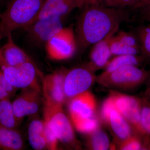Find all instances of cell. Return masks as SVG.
Wrapping results in <instances>:
<instances>
[{
  "mask_svg": "<svg viewBox=\"0 0 150 150\" xmlns=\"http://www.w3.org/2000/svg\"><path fill=\"white\" fill-rule=\"evenodd\" d=\"M82 8L75 33L77 47L81 49L112 37L129 18L124 9L111 8L98 3L85 4Z\"/></svg>",
  "mask_w": 150,
  "mask_h": 150,
  "instance_id": "6da1fadb",
  "label": "cell"
},
{
  "mask_svg": "<svg viewBox=\"0 0 150 150\" xmlns=\"http://www.w3.org/2000/svg\"><path fill=\"white\" fill-rule=\"evenodd\" d=\"M46 0H11L0 15V40L35 21Z\"/></svg>",
  "mask_w": 150,
  "mask_h": 150,
  "instance_id": "7a4b0ae2",
  "label": "cell"
},
{
  "mask_svg": "<svg viewBox=\"0 0 150 150\" xmlns=\"http://www.w3.org/2000/svg\"><path fill=\"white\" fill-rule=\"evenodd\" d=\"M150 77V71L134 66H126L110 73L103 72L96 77L99 84L116 90L130 91L137 88Z\"/></svg>",
  "mask_w": 150,
  "mask_h": 150,
  "instance_id": "3957f363",
  "label": "cell"
},
{
  "mask_svg": "<svg viewBox=\"0 0 150 150\" xmlns=\"http://www.w3.org/2000/svg\"><path fill=\"white\" fill-rule=\"evenodd\" d=\"M63 105L44 100V121L54 131L59 141L70 146L77 147L72 123L65 114Z\"/></svg>",
  "mask_w": 150,
  "mask_h": 150,
  "instance_id": "277c9868",
  "label": "cell"
},
{
  "mask_svg": "<svg viewBox=\"0 0 150 150\" xmlns=\"http://www.w3.org/2000/svg\"><path fill=\"white\" fill-rule=\"evenodd\" d=\"M109 96L114 108L129 123L134 134L144 139L146 136L141 123L142 99L113 91Z\"/></svg>",
  "mask_w": 150,
  "mask_h": 150,
  "instance_id": "5b68a950",
  "label": "cell"
},
{
  "mask_svg": "<svg viewBox=\"0 0 150 150\" xmlns=\"http://www.w3.org/2000/svg\"><path fill=\"white\" fill-rule=\"evenodd\" d=\"M45 47L50 59L62 61L70 59L74 56L78 47L73 28H62L46 42Z\"/></svg>",
  "mask_w": 150,
  "mask_h": 150,
  "instance_id": "8992f818",
  "label": "cell"
},
{
  "mask_svg": "<svg viewBox=\"0 0 150 150\" xmlns=\"http://www.w3.org/2000/svg\"><path fill=\"white\" fill-rule=\"evenodd\" d=\"M0 69L7 81L17 89H40L37 82V69L33 62L12 67L7 64L0 56Z\"/></svg>",
  "mask_w": 150,
  "mask_h": 150,
  "instance_id": "52a82bcc",
  "label": "cell"
},
{
  "mask_svg": "<svg viewBox=\"0 0 150 150\" xmlns=\"http://www.w3.org/2000/svg\"><path fill=\"white\" fill-rule=\"evenodd\" d=\"M64 18L51 16L36 20L24 28L28 39L35 46H45L55 33L64 27Z\"/></svg>",
  "mask_w": 150,
  "mask_h": 150,
  "instance_id": "ba28073f",
  "label": "cell"
},
{
  "mask_svg": "<svg viewBox=\"0 0 150 150\" xmlns=\"http://www.w3.org/2000/svg\"><path fill=\"white\" fill-rule=\"evenodd\" d=\"M86 66L77 67L67 71L64 83L66 98L71 99L88 91L96 81V76Z\"/></svg>",
  "mask_w": 150,
  "mask_h": 150,
  "instance_id": "9c48e42d",
  "label": "cell"
},
{
  "mask_svg": "<svg viewBox=\"0 0 150 150\" xmlns=\"http://www.w3.org/2000/svg\"><path fill=\"white\" fill-rule=\"evenodd\" d=\"M69 110L74 126L96 117V100L93 94L87 91L71 98Z\"/></svg>",
  "mask_w": 150,
  "mask_h": 150,
  "instance_id": "30bf717a",
  "label": "cell"
},
{
  "mask_svg": "<svg viewBox=\"0 0 150 150\" xmlns=\"http://www.w3.org/2000/svg\"><path fill=\"white\" fill-rule=\"evenodd\" d=\"M41 89L29 87L23 89V91L12 103L15 115L21 122L25 116L35 114L40 102Z\"/></svg>",
  "mask_w": 150,
  "mask_h": 150,
  "instance_id": "8fae6325",
  "label": "cell"
},
{
  "mask_svg": "<svg viewBox=\"0 0 150 150\" xmlns=\"http://www.w3.org/2000/svg\"><path fill=\"white\" fill-rule=\"evenodd\" d=\"M67 72L64 70L56 71L44 78L42 87L44 100L64 104L66 98L64 83Z\"/></svg>",
  "mask_w": 150,
  "mask_h": 150,
  "instance_id": "7c38bea8",
  "label": "cell"
},
{
  "mask_svg": "<svg viewBox=\"0 0 150 150\" xmlns=\"http://www.w3.org/2000/svg\"><path fill=\"white\" fill-rule=\"evenodd\" d=\"M101 117L109 127L118 145L135 134L130 124L113 105L111 110Z\"/></svg>",
  "mask_w": 150,
  "mask_h": 150,
  "instance_id": "4fadbf2b",
  "label": "cell"
},
{
  "mask_svg": "<svg viewBox=\"0 0 150 150\" xmlns=\"http://www.w3.org/2000/svg\"><path fill=\"white\" fill-rule=\"evenodd\" d=\"M85 4V0H46L35 20L51 16L65 17Z\"/></svg>",
  "mask_w": 150,
  "mask_h": 150,
  "instance_id": "5bb4252c",
  "label": "cell"
},
{
  "mask_svg": "<svg viewBox=\"0 0 150 150\" xmlns=\"http://www.w3.org/2000/svg\"><path fill=\"white\" fill-rule=\"evenodd\" d=\"M6 38V42L0 48V55L7 64L17 67L26 62H33L27 53L16 44L12 34Z\"/></svg>",
  "mask_w": 150,
  "mask_h": 150,
  "instance_id": "9a60e30c",
  "label": "cell"
},
{
  "mask_svg": "<svg viewBox=\"0 0 150 150\" xmlns=\"http://www.w3.org/2000/svg\"><path fill=\"white\" fill-rule=\"evenodd\" d=\"M109 38L95 43L92 48L89 62L86 66L94 73L104 69L112 56L108 44Z\"/></svg>",
  "mask_w": 150,
  "mask_h": 150,
  "instance_id": "2e32d148",
  "label": "cell"
},
{
  "mask_svg": "<svg viewBox=\"0 0 150 150\" xmlns=\"http://www.w3.org/2000/svg\"><path fill=\"white\" fill-rule=\"evenodd\" d=\"M24 146L22 137L16 129L6 128L0 124V149L21 150Z\"/></svg>",
  "mask_w": 150,
  "mask_h": 150,
  "instance_id": "e0dca14e",
  "label": "cell"
},
{
  "mask_svg": "<svg viewBox=\"0 0 150 150\" xmlns=\"http://www.w3.org/2000/svg\"><path fill=\"white\" fill-rule=\"evenodd\" d=\"M30 144L35 150L47 149L44 134V121L35 119L30 123L28 128Z\"/></svg>",
  "mask_w": 150,
  "mask_h": 150,
  "instance_id": "ac0fdd59",
  "label": "cell"
},
{
  "mask_svg": "<svg viewBox=\"0 0 150 150\" xmlns=\"http://www.w3.org/2000/svg\"><path fill=\"white\" fill-rule=\"evenodd\" d=\"M145 58L141 54L139 55H123L115 56L110 59L104 68L103 72L110 73L115 70L126 66L139 67L144 62Z\"/></svg>",
  "mask_w": 150,
  "mask_h": 150,
  "instance_id": "d6986e66",
  "label": "cell"
},
{
  "mask_svg": "<svg viewBox=\"0 0 150 150\" xmlns=\"http://www.w3.org/2000/svg\"><path fill=\"white\" fill-rule=\"evenodd\" d=\"M9 99L0 100V124L6 128L16 129L20 124Z\"/></svg>",
  "mask_w": 150,
  "mask_h": 150,
  "instance_id": "ffe728a7",
  "label": "cell"
},
{
  "mask_svg": "<svg viewBox=\"0 0 150 150\" xmlns=\"http://www.w3.org/2000/svg\"><path fill=\"white\" fill-rule=\"evenodd\" d=\"M88 135L86 145L89 149L106 150L111 149L112 145H110L108 136L100 127Z\"/></svg>",
  "mask_w": 150,
  "mask_h": 150,
  "instance_id": "44dd1931",
  "label": "cell"
},
{
  "mask_svg": "<svg viewBox=\"0 0 150 150\" xmlns=\"http://www.w3.org/2000/svg\"><path fill=\"white\" fill-rule=\"evenodd\" d=\"M136 36L139 43L141 55L145 59H150V23L139 27Z\"/></svg>",
  "mask_w": 150,
  "mask_h": 150,
  "instance_id": "7402d4cb",
  "label": "cell"
},
{
  "mask_svg": "<svg viewBox=\"0 0 150 150\" xmlns=\"http://www.w3.org/2000/svg\"><path fill=\"white\" fill-rule=\"evenodd\" d=\"M109 48L112 56L123 55H139L141 50L138 47H131L121 43L113 35L108 39Z\"/></svg>",
  "mask_w": 150,
  "mask_h": 150,
  "instance_id": "603a6c76",
  "label": "cell"
},
{
  "mask_svg": "<svg viewBox=\"0 0 150 150\" xmlns=\"http://www.w3.org/2000/svg\"><path fill=\"white\" fill-rule=\"evenodd\" d=\"M141 123L145 135L150 137V102L144 98L142 99Z\"/></svg>",
  "mask_w": 150,
  "mask_h": 150,
  "instance_id": "cb8c5ba5",
  "label": "cell"
},
{
  "mask_svg": "<svg viewBox=\"0 0 150 150\" xmlns=\"http://www.w3.org/2000/svg\"><path fill=\"white\" fill-rule=\"evenodd\" d=\"M143 138L134 134L118 145V149L123 150H144Z\"/></svg>",
  "mask_w": 150,
  "mask_h": 150,
  "instance_id": "d4e9b609",
  "label": "cell"
},
{
  "mask_svg": "<svg viewBox=\"0 0 150 150\" xmlns=\"http://www.w3.org/2000/svg\"><path fill=\"white\" fill-rule=\"evenodd\" d=\"M17 89L7 81L0 69V100L10 99Z\"/></svg>",
  "mask_w": 150,
  "mask_h": 150,
  "instance_id": "484cf974",
  "label": "cell"
},
{
  "mask_svg": "<svg viewBox=\"0 0 150 150\" xmlns=\"http://www.w3.org/2000/svg\"><path fill=\"white\" fill-rule=\"evenodd\" d=\"M138 0H98V3L102 5L118 9H124L127 7L134 8Z\"/></svg>",
  "mask_w": 150,
  "mask_h": 150,
  "instance_id": "4316f807",
  "label": "cell"
},
{
  "mask_svg": "<svg viewBox=\"0 0 150 150\" xmlns=\"http://www.w3.org/2000/svg\"><path fill=\"white\" fill-rule=\"evenodd\" d=\"M114 36L118 41L124 45L140 48L139 43L137 36L130 33L119 31L117 35Z\"/></svg>",
  "mask_w": 150,
  "mask_h": 150,
  "instance_id": "83f0119b",
  "label": "cell"
},
{
  "mask_svg": "<svg viewBox=\"0 0 150 150\" xmlns=\"http://www.w3.org/2000/svg\"><path fill=\"white\" fill-rule=\"evenodd\" d=\"M44 134L47 144V149L55 150L58 149V140L56 134L44 121Z\"/></svg>",
  "mask_w": 150,
  "mask_h": 150,
  "instance_id": "f1b7e54d",
  "label": "cell"
},
{
  "mask_svg": "<svg viewBox=\"0 0 150 150\" xmlns=\"http://www.w3.org/2000/svg\"><path fill=\"white\" fill-rule=\"evenodd\" d=\"M140 18L144 21L150 23V3L139 9Z\"/></svg>",
  "mask_w": 150,
  "mask_h": 150,
  "instance_id": "f546056e",
  "label": "cell"
},
{
  "mask_svg": "<svg viewBox=\"0 0 150 150\" xmlns=\"http://www.w3.org/2000/svg\"><path fill=\"white\" fill-rule=\"evenodd\" d=\"M150 3V0H138L137 4L133 9H139L143 6Z\"/></svg>",
  "mask_w": 150,
  "mask_h": 150,
  "instance_id": "4dcf8cb0",
  "label": "cell"
},
{
  "mask_svg": "<svg viewBox=\"0 0 150 150\" xmlns=\"http://www.w3.org/2000/svg\"><path fill=\"white\" fill-rule=\"evenodd\" d=\"M145 150H150V137L146 136L143 139Z\"/></svg>",
  "mask_w": 150,
  "mask_h": 150,
  "instance_id": "1f68e13d",
  "label": "cell"
},
{
  "mask_svg": "<svg viewBox=\"0 0 150 150\" xmlns=\"http://www.w3.org/2000/svg\"><path fill=\"white\" fill-rule=\"evenodd\" d=\"M144 98L150 102V77L149 78L148 86L145 91Z\"/></svg>",
  "mask_w": 150,
  "mask_h": 150,
  "instance_id": "d6a6232c",
  "label": "cell"
},
{
  "mask_svg": "<svg viewBox=\"0 0 150 150\" xmlns=\"http://www.w3.org/2000/svg\"><path fill=\"white\" fill-rule=\"evenodd\" d=\"M85 4H95L98 3V0H85Z\"/></svg>",
  "mask_w": 150,
  "mask_h": 150,
  "instance_id": "836d02e7",
  "label": "cell"
}]
</instances>
